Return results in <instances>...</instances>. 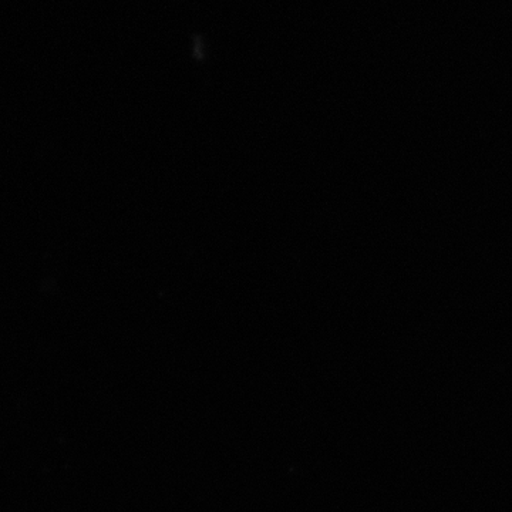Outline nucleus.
Masks as SVG:
<instances>
[]
</instances>
